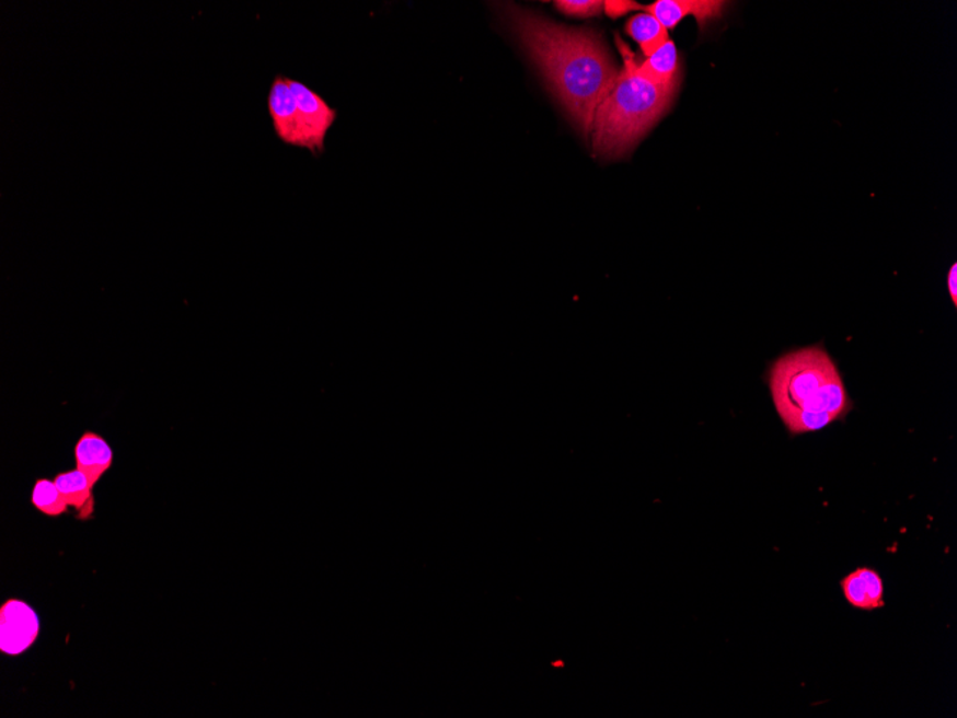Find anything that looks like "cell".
Here are the masks:
<instances>
[{"instance_id":"5bb4252c","label":"cell","mask_w":957,"mask_h":718,"mask_svg":"<svg viewBox=\"0 0 957 718\" xmlns=\"http://www.w3.org/2000/svg\"><path fill=\"white\" fill-rule=\"evenodd\" d=\"M557 11L574 18H592L602 12L601 0H560L555 2Z\"/></svg>"},{"instance_id":"277c9868","label":"cell","mask_w":957,"mask_h":718,"mask_svg":"<svg viewBox=\"0 0 957 718\" xmlns=\"http://www.w3.org/2000/svg\"><path fill=\"white\" fill-rule=\"evenodd\" d=\"M288 85L299 108L305 148L315 157L322 155L330 128L336 123L337 111L303 82L288 80Z\"/></svg>"},{"instance_id":"7c38bea8","label":"cell","mask_w":957,"mask_h":718,"mask_svg":"<svg viewBox=\"0 0 957 718\" xmlns=\"http://www.w3.org/2000/svg\"><path fill=\"white\" fill-rule=\"evenodd\" d=\"M626 34L639 45L644 57L657 53L668 39V31L649 13H636L626 22Z\"/></svg>"},{"instance_id":"5b68a950","label":"cell","mask_w":957,"mask_h":718,"mask_svg":"<svg viewBox=\"0 0 957 718\" xmlns=\"http://www.w3.org/2000/svg\"><path fill=\"white\" fill-rule=\"evenodd\" d=\"M38 614L27 602L11 599L0 606V651L7 656H21L30 650L39 637Z\"/></svg>"},{"instance_id":"8fae6325","label":"cell","mask_w":957,"mask_h":718,"mask_svg":"<svg viewBox=\"0 0 957 718\" xmlns=\"http://www.w3.org/2000/svg\"><path fill=\"white\" fill-rule=\"evenodd\" d=\"M54 480L69 507L77 509L78 518L81 521H90L95 512V498L94 485L88 476L76 467L72 471L60 472Z\"/></svg>"},{"instance_id":"ba28073f","label":"cell","mask_w":957,"mask_h":718,"mask_svg":"<svg viewBox=\"0 0 957 718\" xmlns=\"http://www.w3.org/2000/svg\"><path fill=\"white\" fill-rule=\"evenodd\" d=\"M840 586L845 601L854 609L875 611L885 606V583L876 569L858 568L844 577Z\"/></svg>"},{"instance_id":"9c48e42d","label":"cell","mask_w":957,"mask_h":718,"mask_svg":"<svg viewBox=\"0 0 957 718\" xmlns=\"http://www.w3.org/2000/svg\"><path fill=\"white\" fill-rule=\"evenodd\" d=\"M73 456L79 471L88 476L91 484L95 486L114 465V451L100 433L87 432L78 439Z\"/></svg>"},{"instance_id":"2e32d148","label":"cell","mask_w":957,"mask_h":718,"mask_svg":"<svg viewBox=\"0 0 957 718\" xmlns=\"http://www.w3.org/2000/svg\"><path fill=\"white\" fill-rule=\"evenodd\" d=\"M947 289H949L952 303L957 304V264L952 266L949 275H947Z\"/></svg>"},{"instance_id":"3957f363","label":"cell","mask_w":957,"mask_h":718,"mask_svg":"<svg viewBox=\"0 0 957 718\" xmlns=\"http://www.w3.org/2000/svg\"><path fill=\"white\" fill-rule=\"evenodd\" d=\"M624 67L610 94L598 106L592 123L595 155L615 160L629 154L670 109L677 90L657 85L641 72L639 59L615 35Z\"/></svg>"},{"instance_id":"9a60e30c","label":"cell","mask_w":957,"mask_h":718,"mask_svg":"<svg viewBox=\"0 0 957 718\" xmlns=\"http://www.w3.org/2000/svg\"><path fill=\"white\" fill-rule=\"evenodd\" d=\"M603 9H606V13L608 16L612 18V20H616V18L629 15V13L634 12L636 9V2H631V0H607L603 2Z\"/></svg>"},{"instance_id":"30bf717a","label":"cell","mask_w":957,"mask_h":718,"mask_svg":"<svg viewBox=\"0 0 957 718\" xmlns=\"http://www.w3.org/2000/svg\"><path fill=\"white\" fill-rule=\"evenodd\" d=\"M639 69L649 81L659 86L678 90L682 77V65L677 46L671 39L649 58L639 59Z\"/></svg>"},{"instance_id":"7a4b0ae2","label":"cell","mask_w":957,"mask_h":718,"mask_svg":"<svg viewBox=\"0 0 957 718\" xmlns=\"http://www.w3.org/2000/svg\"><path fill=\"white\" fill-rule=\"evenodd\" d=\"M775 410L793 435L817 432L852 410L842 374L819 346L784 355L770 370Z\"/></svg>"},{"instance_id":"4fadbf2b","label":"cell","mask_w":957,"mask_h":718,"mask_svg":"<svg viewBox=\"0 0 957 718\" xmlns=\"http://www.w3.org/2000/svg\"><path fill=\"white\" fill-rule=\"evenodd\" d=\"M31 502L44 516L60 517L69 511L67 500L60 494L55 480L39 478L35 480L31 494Z\"/></svg>"},{"instance_id":"6da1fadb","label":"cell","mask_w":957,"mask_h":718,"mask_svg":"<svg viewBox=\"0 0 957 718\" xmlns=\"http://www.w3.org/2000/svg\"><path fill=\"white\" fill-rule=\"evenodd\" d=\"M504 16L543 80L587 138L595 113L610 94L620 71L597 32L556 25L517 4Z\"/></svg>"},{"instance_id":"52a82bcc","label":"cell","mask_w":957,"mask_h":718,"mask_svg":"<svg viewBox=\"0 0 957 718\" xmlns=\"http://www.w3.org/2000/svg\"><path fill=\"white\" fill-rule=\"evenodd\" d=\"M727 2L719 0H658L653 4L636 3L635 11H644L653 15L666 30H676L682 20L694 16L700 30L704 31L711 21L723 16Z\"/></svg>"},{"instance_id":"8992f818","label":"cell","mask_w":957,"mask_h":718,"mask_svg":"<svg viewBox=\"0 0 957 718\" xmlns=\"http://www.w3.org/2000/svg\"><path fill=\"white\" fill-rule=\"evenodd\" d=\"M267 104L278 140L287 146L305 148L303 125L288 78L276 77L269 88Z\"/></svg>"}]
</instances>
